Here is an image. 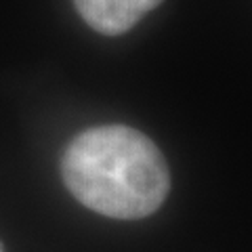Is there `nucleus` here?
Segmentation results:
<instances>
[{
    "label": "nucleus",
    "instance_id": "nucleus-1",
    "mask_svg": "<svg viewBox=\"0 0 252 252\" xmlns=\"http://www.w3.org/2000/svg\"><path fill=\"white\" fill-rule=\"evenodd\" d=\"M63 183L86 208L109 219L154 215L170 191V170L147 135L130 126L89 128L67 145Z\"/></svg>",
    "mask_w": 252,
    "mask_h": 252
},
{
    "label": "nucleus",
    "instance_id": "nucleus-2",
    "mask_svg": "<svg viewBox=\"0 0 252 252\" xmlns=\"http://www.w3.org/2000/svg\"><path fill=\"white\" fill-rule=\"evenodd\" d=\"M74 4L93 30L118 36L137 26V21L160 6L162 0H74Z\"/></svg>",
    "mask_w": 252,
    "mask_h": 252
}]
</instances>
